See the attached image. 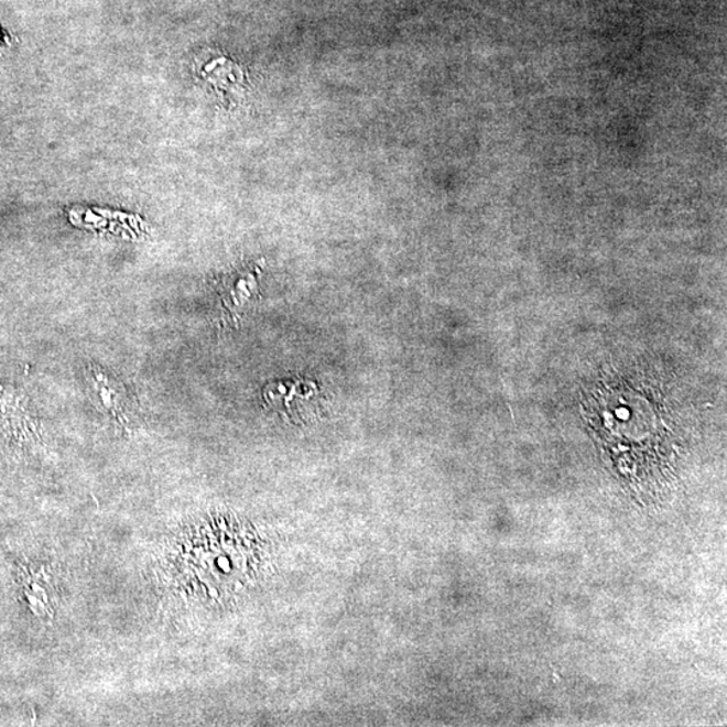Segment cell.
Here are the masks:
<instances>
[{
  "label": "cell",
  "instance_id": "6da1fadb",
  "mask_svg": "<svg viewBox=\"0 0 727 727\" xmlns=\"http://www.w3.org/2000/svg\"><path fill=\"white\" fill-rule=\"evenodd\" d=\"M262 267L253 264L223 279L218 289L224 314L230 324H238L245 317L259 295V278Z\"/></svg>",
  "mask_w": 727,
  "mask_h": 727
},
{
  "label": "cell",
  "instance_id": "7a4b0ae2",
  "mask_svg": "<svg viewBox=\"0 0 727 727\" xmlns=\"http://www.w3.org/2000/svg\"><path fill=\"white\" fill-rule=\"evenodd\" d=\"M317 397V387L305 380L270 384L264 391L267 403L274 405V409L287 411L290 415H294L295 412H300L301 415Z\"/></svg>",
  "mask_w": 727,
  "mask_h": 727
},
{
  "label": "cell",
  "instance_id": "3957f363",
  "mask_svg": "<svg viewBox=\"0 0 727 727\" xmlns=\"http://www.w3.org/2000/svg\"><path fill=\"white\" fill-rule=\"evenodd\" d=\"M89 380L101 404L113 416H117V420H123V416L126 420V405L129 398L126 395L124 388L93 366H90Z\"/></svg>",
  "mask_w": 727,
  "mask_h": 727
}]
</instances>
